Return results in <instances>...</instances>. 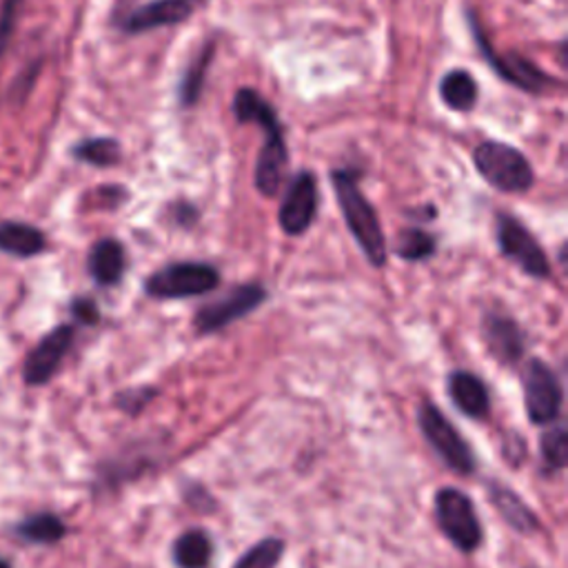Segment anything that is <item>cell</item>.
I'll return each mask as SVG.
<instances>
[{
	"label": "cell",
	"mask_w": 568,
	"mask_h": 568,
	"mask_svg": "<svg viewBox=\"0 0 568 568\" xmlns=\"http://www.w3.org/2000/svg\"><path fill=\"white\" fill-rule=\"evenodd\" d=\"M331 182L340 202L346 227L359 249L365 251L374 267L387 265V240L374 204L367 200L357 185V176L351 169H338L331 174Z\"/></svg>",
	"instance_id": "obj_1"
},
{
	"label": "cell",
	"mask_w": 568,
	"mask_h": 568,
	"mask_svg": "<svg viewBox=\"0 0 568 568\" xmlns=\"http://www.w3.org/2000/svg\"><path fill=\"white\" fill-rule=\"evenodd\" d=\"M474 163L478 174L497 191L527 193L535 174L520 149L500 140H487L474 151Z\"/></svg>",
	"instance_id": "obj_2"
},
{
	"label": "cell",
	"mask_w": 568,
	"mask_h": 568,
	"mask_svg": "<svg viewBox=\"0 0 568 568\" xmlns=\"http://www.w3.org/2000/svg\"><path fill=\"white\" fill-rule=\"evenodd\" d=\"M436 518L440 531L457 551L474 553L482 544V525L467 493L451 487L440 489L436 495Z\"/></svg>",
	"instance_id": "obj_3"
},
{
	"label": "cell",
	"mask_w": 568,
	"mask_h": 568,
	"mask_svg": "<svg viewBox=\"0 0 568 568\" xmlns=\"http://www.w3.org/2000/svg\"><path fill=\"white\" fill-rule=\"evenodd\" d=\"M418 425L425 440L442 457L446 467L459 476H471L476 471V457L471 446L462 440L457 429L444 418V413L429 400L420 404Z\"/></svg>",
	"instance_id": "obj_4"
},
{
	"label": "cell",
	"mask_w": 568,
	"mask_h": 568,
	"mask_svg": "<svg viewBox=\"0 0 568 568\" xmlns=\"http://www.w3.org/2000/svg\"><path fill=\"white\" fill-rule=\"evenodd\" d=\"M220 285V276L212 265L204 263H176L144 282V291L159 300H182L210 293Z\"/></svg>",
	"instance_id": "obj_5"
},
{
	"label": "cell",
	"mask_w": 568,
	"mask_h": 568,
	"mask_svg": "<svg viewBox=\"0 0 568 568\" xmlns=\"http://www.w3.org/2000/svg\"><path fill=\"white\" fill-rule=\"evenodd\" d=\"M525 384V406L531 425H551L559 418L564 391L548 365L533 357L522 371Z\"/></svg>",
	"instance_id": "obj_6"
},
{
	"label": "cell",
	"mask_w": 568,
	"mask_h": 568,
	"mask_svg": "<svg viewBox=\"0 0 568 568\" xmlns=\"http://www.w3.org/2000/svg\"><path fill=\"white\" fill-rule=\"evenodd\" d=\"M497 242L502 253L518 265L527 276L546 280L551 278V265L544 249L535 240V236L513 216L502 214L497 220Z\"/></svg>",
	"instance_id": "obj_7"
},
{
	"label": "cell",
	"mask_w": 568,
	"mask_h": 568,
	"mask_svg": "<svg viewBox=\"0 0 568 568\" xmlns=\"http://www.w3.org/2000/svg\"><path fill=\"white\" fill-rule=\"evenodd\" d=\"M267 298L265 287L261 285H242L233 289L223 300H216L212 304H204L193 318V327L198 333H214L225 329L227 325L244 318L251 314L253 308L261 306Z\"/></svg>",
	"instance_id": "obj_8"
},
{
	"label": "cell",
	"mask_w": 568,
	"mask_h": 568,
	"mask_svg": "<svg viewBox=\"0 0 568 568\" xmlns=\"http://www.w3.org/2000/svg\"><path fill=\"white\" fill-rule=\"evenodd\" d=\"M471 29H474V36H476V42L480 45L482 49V54L487 59V63L495 70L497 76H502L506 83L510 85H518L520 89L529 91V93H540L544 91L546 87H553L555 80L548 78L538 65H533L531 61L518 56V54H513V56H497L493 47L489 45L482 27L478 25V18L471 14Z\"/></svg>",
	"instance_id": "obj_9"
},
{
	"label": "cell",
	"mask_w": 568,
	"mask_h": 568,
	"mask_svg": "<svg viewBox=\"0 0 568 568\" xmlns=\"http://www.w3.org/2000/svg\"><path fill=\"white\" fill-rule=\"evenodd\" d=\"M316 214H318L316 178L314 174L302 172L293 178V182L289 185L282 198L280 214H278L280 229L287 236H302L316 220Z\"/></svg>",
	"instance_id": "obj_10"
},
{
	"label": "cell",
	"mask_w": 568,
	"mask_h": 568,
	"mask_svg": "<svg viewBox=\"0 0 568 568\" xmlns=\"http://www.w3.org/2000/svg\"><path fill=\"white\" fill-rule=\"evenodd\" d=\"M74 342V327L61 325L51 333H47L36 349L27 355L25 367H23V380L29 387L47 384L63 363V357L72 349Z\"/></svg>",
	"instance_id": "obj_11"
},
{
	"label": "cell",
	"mask_w": 568,
	"mask_h": 568,
	"mask_svg": "<svg viewBox=\"0 0 568 568\" xmlns=\"http://www.w3.org/2000/svg\"><path fill=\"white\" fill-rule=\"evenodd\" d=\"M265 144L261 156H257L255 165V187L263 195L274 198L282 189L285 182V172H287V161L289 151L285 142V131L280 121L274 125H267L265 129Z\"/></svg>",
	"instance_id": "obj_12"
},
{
	"label": "cell",
	"mask_w": 568,
	"mask_h": 568,
	"mask_svg": "<svg viewBox=\"0 0 568 568\" xmlns=\"http://www.w3.org/2000/svg\"><path fill=\"white\" fill-rule=\"evenodd\" d=\"M189 0H153L149 5H142L123 16V29L127 34H140L159 27H169L187 21L191 16Z\"/></svg>",
	"instance_id": "obj_13"
},
{
	"label": "cell",
	"mask_w": 568,
	"mask_h": 568,
	"mask_svg": "<svg viewBox=\"0 0 568 568\" xmlns=\"http://www.w3.org/2000/svg\"><path fill=\"white\" fill-rule=\"evenodd\" d=\"M449 395L453 404L474 420H484L491 411V397L487 384L469 374V371H453L449 376Z\"/></svg>",
	"instance_id": "obj_14"
},
{
	"label": "cell",
	"mask_w": 568,
	"mask_h": 568,
	"mask_svg": "<svg viewBox=\"0 0 568 568\" xmlns=\"http://www.w3.org/2000/svg\"><path fill=\"white\" fill-rule=\"evenodd\" d=\"M484 338L487 344L491 349V353L502 359L504 365H513L518 363L525 353V338L522 331L518 327V323L500 316V314H491L484 320Z\"/></svg>",
	"instance_id": "obj_15"
},
{
	"label": "cell",
	"mask_w": 568,
	"mask_h": 568,
	"mask_svg": "<svg viewBox=\"0 0 568 568\" xmlns=\"http://www.w3.org/2000/svg\"><path fill=\"white\" fill-rule=\"evenodd\" d=\"M87 265L91 278L98 285L102 287L118 285L125 274V249L114 238H102L91 247Z\"/></svg>",
	"instance_id": "obj_16"
},
{
	"label": "cell",
	"mask_w": 568,
	"mask_h": 568,
	"mask_svg": "<svg viewBox=\"0 0 568 568\" xmlns=\"http://www.w3.org/2000/svg\"><path fill=\"white\" fill-rule=\"evenodd\" d=\"M489 497L510 529H515L522 535H531L538 531V515L522 502L520 495H515L508 487L491 484Z\"/></svg>",
	"instance_id": "obj_17"
},
{
	"label": "cell",
	"mask_w": 568,
	"mask_h": 568,
	"mask_svg": "<svg viewBox=\"0 0 568 568\" xmlns=\"http://www.w3.org/2000/svg\"><path fill=\"white\" fill-rule=\"evenodd\" d=\"M45 236L40 229L25 225V223H14L5 220L0 223V251L16 255V257H31L45 251Z\"/></svg>",
	"instance_id": "obj_18"
},
{
	"label": "cell",
	"mask_w": 568,
	"mask_h": 568,
	"mask_svg": "<svg viewBox=\"0 0 568 568\" xmlns=\"http://www.w3.org/2000/svg\"><path fill=\"white\" fill-rule=\"evenodd\" d=\"M440 96L453 112H471L478 102V83L467 70H453L442 78Z\"/></svg>",
	"instance_id": "obj_19"
},
{
	"label": "cell",
	"mask_w": 568,
	"mask_h": 568,
	"mask_svg": "<svg viewBox=\"0 0 568 568\" xmlns=\"http://www.w3.org/2000/svg\"><path fill=\"white\" fill-rule=\"evenodd\" d=\"M212 559V540L204 531H187L174 544V561L180 568H206Z\"/></svg>",
	"instance_id": "obj_20"
},
{
	"label": "cell",
	"mask_w": 568,
	"mask_h": 568,
	"mask_svg": "<svg viewBox=\"0 0 568 568\" xmlns=\"http://www.w3.org/2000/svg\"><path fill=\"white\" fill-rule=\"evenodd\" d=\"M16 533L31 544H56L65 538L67 529L63 520L54 513H38L31 515V518L23 520L16 529Z\"/></svg>",
	"instance_id": "obj_21"
},
{
	"label": "cell",
	"mask_w": 568,
	"mask_h": 568,
	"mask_svg": "<svg viewBox=\"0 0 568 568\" xmlns=\"http://www.w3.org/2000/svg\"><path fill=\"white\" fill-rule=\"evenodd\" d=\"M74 156L93 167H112L121 161L123 149L114 138H89L74 147Z\"/></svg>",
	"instance_id": "obj_22"
},
{
	"label": "cell",
	"mask_w": 568,
	"mask_h": 568,
	"mask_svg": "<svg viewBox=\"0 0 568 568\" xmlns=\"http://www.w3.org/2000/svg\"><path fill=\"white\" fill-rule=\"evenodd\" d=\"M395 251L402 261L420 263L436 253V238L422 229H404L397 238Z\"/></svg>",
	"instance_id": "obj_23"
},
{
	"label": "cell",
	"mask_w": 568,
	"mask_h": 568,
	"mask_svg": "<svg viewBox=\"0 0 568 568\" xmlns=\"http://www.w3.org/2000/svg\"><path fill=\"white\" fill-rule=\"evenodd\" d=\"M285 555V542L280 538H265L251 546L233 568H276Z\"/></svg>",
	"instance_id": "obj_24"
},
{
	"label": "cell",
	"mask_w": 568,
	"mask_h": 568,
	"mask_svg": "<svg viewBox=\"0 0 568 568\" xmlns=\"http://www.w3.org/2000/svg\"><path fill=\"white\" fill-rule=\"evenodd\" d=\"M540 451L542 459L546 464V469L551 471H561L568 462V436L564 425L546 431L540 440Z\"/></svg>",
	"instance_id": "obj_25"
},
{
	"label": "cell",
	"mask_w": 568,
	"mask_h": 568,
	"mask_svg": "<svg viewBox=\"0 0 568 568\" xmlns=\"http://www.w3.org/2000/svg\"><path fill=\"white\" fill-rule=\"evenodd\" d=\"M212 54H214L212 45L204 47V49L200 51V56L195 59V63L191 65V70L187 72V76H185V80H182V87H180V100H182L185 108H191L193 102H198L200 89H202V80H204L206 67H210Z\"/></svg>",
	"instance_id": "obj_26"
},
{
	"label": "cell",
	"mask_w": 568,
	"mask_h": 568,
	"mask_svg": "<svg viewBox=\"0 0 568 568\" xmlns=\"http://www.w3.org/2000/svg\"><path fill=\"white\" fill-rule=\"evenodd\" d=\"M18 8H21V0H5L3 12H0V56H3L5 47H8L10 40H12Z\"/></svg>",
	"instance_id": "obj_27"
},
{
	"label": "cell",
	"mask_w": 568,
	"mask_h": 568,
	"mask_svg": "<svg viewBox=\"0 0 568 568\" xmlns=\"http://www.w3.org/2000/svg\"><path fill=\"white\" fill-rule=\"evenodd\" d=\"M72 314L76 316L78 323L83 325H96L100 320L98 304L91 298H76L72 302Z\"/></svg>",
	"instance_id": "obj_28"
},
{
	"label": "cell",
	"mask_w": 568,
	"mask_h": 568,
	"mask_svg": "<svg viewBox=\"0 0 568 568\" xmlns=\"http://www.w3.org/2000/svg\"><path fill=\"white\" fill-rule=\"evenodd\" d=\"M131 3H134V0H118V12H121V10H125V8H127V5H131Z\"/></svg>",
	"instance_id": "obj_29"
},
{
	"label": "cell",
	"mask_w": 568,
	"mask_h": 568,
	"mask_svg": "<svg viewBox=\"0 0 568 568\" xmlns=\"http://www.w3.org/2000/svg\"><path fill=\"white\" fill-rule=\"evenodd\" d=\"M0 568H12V566H10V564H8L3 557H0Z\"/></svg>",
	"instance_id": "obj_30"
}]
</instances>
